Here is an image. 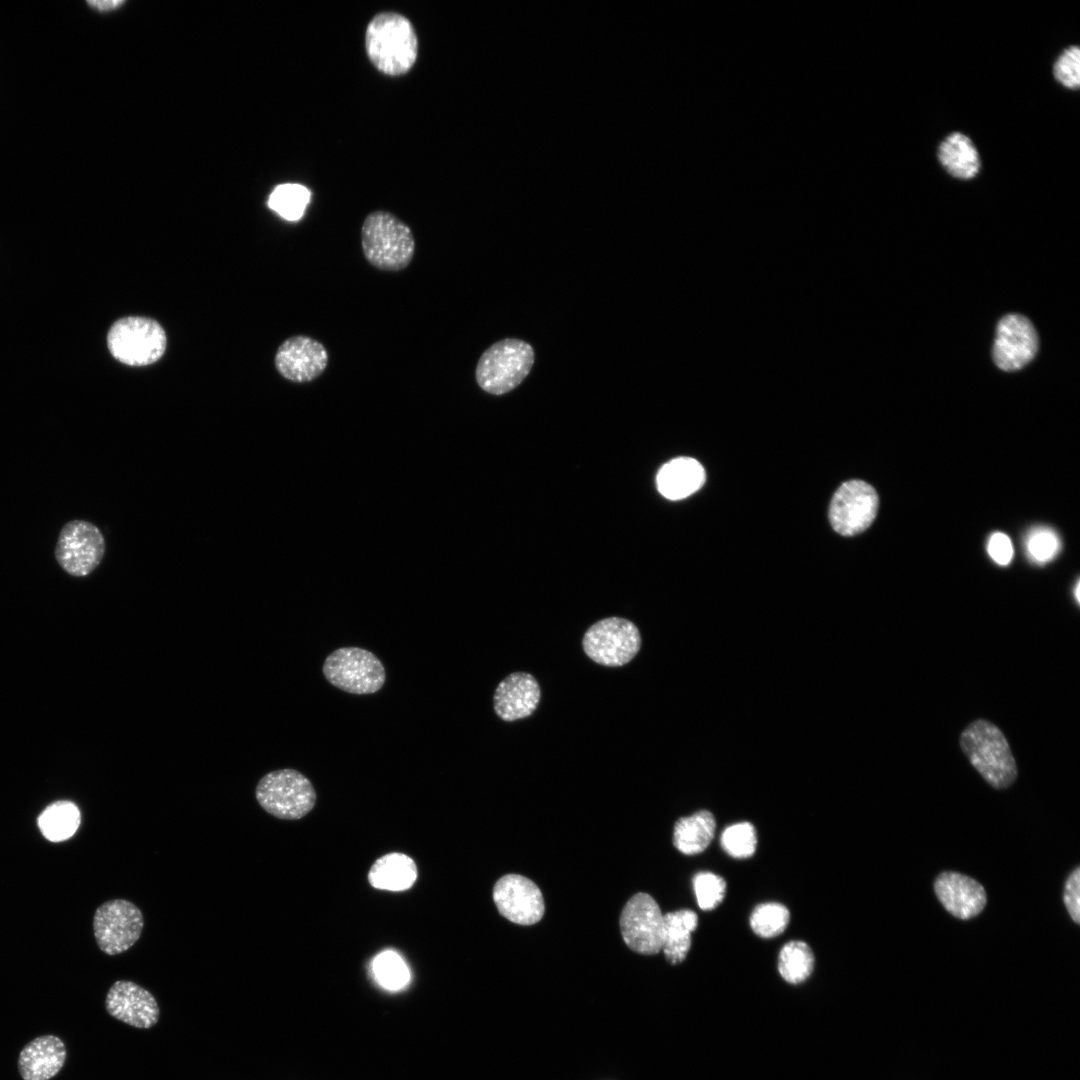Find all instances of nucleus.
<instances>
[{
  "mask_svg": "<svg viewBox=\"0 0 1080 1080\" xmlns=\"http://www.w3.org/2000/svg\"><path fill=\"white\" fill-rule=\"evenodd\" d=\"M724 851L737 859L752 856L757 846V834L749 822H740L726 827L720 837Z\"/></svg>",
  "mask_w": 1080,
  "mask_h": 1080,
  "instance_id": "nucleus-29",
  "label": "nucleus"
},
{
  "mask_svg": "<svg viewBox=\"0 0 1080 1080\" xmlns=\"http://www.w3.org/2000/svg\"><path fill=\"white\" fill-rule=\"evenodd\" d=\"M1063 901L1065 907L1071 917L1076 923H1080V868L1076 867L1067 877Z\"/></svg>",
  "mask_w": 1080,
  "mask_h": 1080,
  "instance_id": "nucleus-34",
  "label": "nucleus"
},
{
  "mask_svg": "<svg viewBox=\"0 0 1080 1080\" xmlns=\"http://www.w3.org/2000/svg\"><path fill=\"white\" fill-rule=\"evenodd\" d=\"M123 3H124L123 1H119V0L87 1L88 5L92 6L93 8H95L97 10H100V11H107V10L114 9V8L120 6Z\"/></svg>",
  "mask_w": 1080,
  "mask_h": 1080,
  "instance_id": "nucleus-36",
  "label": "nucleus"
},
{
  "mask_svg": "<svg viewBox=\"0 0 1080 1080\" xmlns=\"http://www.w3.org/2000/svg\"><path fill=\"white\" fill-rule=\"evenodd\" d=\"M255 797L270 815L283 820H298L315 806L316 791L311 781L291 768L265 774L257 783Z\"/></svg>",
  "mask_w": 1080,
  "mask_h": 1080,
  "instance_id": "nucleus-5",
  "label": "nucleus"
},
{
  "mask_svg": "<svg viewBox=\"0 0 1080 1080\" xmlns=\"http://www.w3.org/2000/svg\"><path fill=\"white\" fill-rule=\"evenodd\" d=\"M311 199V191L298 183L278 185L270 194L268 206L288 221H297L305 213Z\"/></svg>",
  "mask_w": 1080,
  "mask_h": 1080,
  "instance_id": "nucleus-27",
  "label": "nucleus"
},
{
  "mask_svg": "<svg viewBox=\"0 0 1080 1080\" xmlns=\"http://www.w3.org/2000/svg\"><path fill=\"white\" fill-rule=\"evenodd\" d=\"M361 246L370 265L388 272L408 267L416 248L410 227L384 210L366 216L361 228Z\"/></svg>",
  "mask_w": 1080,
  "mask_h": 1080,
  "instance_id": "nucleus-3",
  "label": "nucleus"
},
{
  "mask_svg": "<svg viewBox=\"0 0 1080 1080\" xmlns=\"http://www.w3.org/2000/svg\"><path fill=\"white\" fill-rule=\"evenodd\" d=\"M583 649L594 662L617 667L630 662L641 646L638 628L631 621L609 617L591 625L583 637Z\"/></svg>",
  "mask_w": 1080,
  "mask_h": 1080,
  "instance_id": "nucleus-9",
  "label": "nucleus"
},
{
  "mask_svg": "<svg viewBox=\"0 0 1080 1080\" xmlns=\"http://www.w3.org/2000/svg\"><path fill=\"white\" fill-rule=\"evenodd\" d=\"M329 353L317 339L296 335L284 340L278 347L274 363L285 379L295 383H307L317 379L326 370Z\"/></svg>",
  "mask_w": 1080,
  "mask_h": 1080,
  "instance_id": "nucleus-15",
  "label": "nucleus"
},
{
  "mask_svg": "<svg viewBox=\"0 0 1080 1080\" xmlns=\"http://www.w3.org/2000/svg\"><path fill=\"white\" fill-rule=\"evenodd\" d=\"M143 927L141 910L125 899L104 902L93 917L96 943L107 955H117L130 949L140 938Z\"/></svg>",
  "mask_w": 1080,
  "mask_h": 1080,
  "instance_id": "nucleus-10",
  "label": "nucleus"
},
{
  "mask_svg": "<svg viewBox=\"0 0 1080 1080\" xmlns=\"http://www.w3.org/2000/svg\"><path fill=\"white\" fill-rule=\"evenodd\" d=\"M1055 79L1067 89L1080 86V51L1078 46H1069L1056 59L1053 65Z\"/></svg>",
  "mask_w": 1080,
  "mask_h": 1080,
  "instance_id": "nucleus-32",
  "label": "nucleus"
},
{
  "mask_svg": "<svg viewBox=\"0 0 1080 1080\" xmlns=\"http://www.w3.org/2000/svg\"><path fill=\"white\" fill-rule=\"evenodd\" d=\"M934 891L943 907L962 920L980 914L987 902L984 887L975 879L958 872L939 874L934 881Z\"/></svg>",
  "mask_w": 1080,
  "mask_h": 1080,
  "instance_id": "nucleus-17",
  "label": "nucleus"
},
{
  "mask_svg": "<svg viewBox=\"0 0 1080 1080\" xmlns=\"http://www.w3.org/2000/svg\"><path fill=\"white\" fill-rule=\"evenodd\" d=\"M715 829L716 821L713 814L707 810L698 811L676 821L673 844L685 855L699 854L711 843Z\"/></svg>",
  "mask_w": 1080,
  "mask_h": 1080,
  "instance_id": "nucleus-23",
  "label": "nucleus"
},
{
  "mask_svg": "<svg viewBox=\"0 0 1080 1080\" xmlns=\"http://www.w3.org/2000/svg\"><path fill=\"white\" fill-rule=\"evenodd\" d=\"M1075 596H1076V601L1079 602V581H1077V583H1076Z\"/></svg>",
  "mask_w": 1080,
  "mask_h": 1080,
  "instance_id": "nucleus-37",
  "label": "nucleus"
},
{
  "mask_svg": "<svg viewBox=\"0 0 1080 1080\" xmlns=\"http://www.w3.org/2000/svg\"><path fill=\"white\" fill-rule=\"evenodd\" d=\"M960 747L971 765L995 789L1011 786L1018 768L1003 732L986 719L972 721L962 731Z\"/></svg>",
  "mask_w": 1080,
  "mask_h": 1080,
  "instance_id": "nucleus-2",
  "label": "nucleus"
},
{
  "mask_svg": "<svg viewBox=\"0 0 1080 1080\" xmlns=\"http://www.w3.org/2000/svg\"><path fill=\"white\" fill-rule=\"evenodd\" d=\"M493 900L499 913L519 925H533L544 915L542 892L530 879L507 874L494 885Z\"/></svg>",
  "mask_w": 1080,
  "mask_h": 1080,
  "instance_id": "nucleus-14",
  "label": "nucleus"
},
{
  "mask_svg": "<svg viewBox=\"0 0 1080 1080\" xmlns=\"http://www.w3.org/2000/svg\"><path fill=\"white\" fill-rule=\"evenodd\" d=\"M1027 551L1030 557L1039 563L1052 560L1060 547L1056 533L1049 528H1036L1027 538Z\"/></svg>",
  "mask_w": 1080,
  "mask_h": 1080,
  "instance_id": "nucleus-33",
  "label": "nucleus"
},
{
  "mask_svg": "<svg viewBox=\"0 0 1080 1080\" xmlns=\"http://www.w3.org/2000/svg\"><path fill=\"white\" fill-rule=\"evenodd\" d=\"M789 920L790 913L786 906L766 902L755 907L750 916V926L759 937L772 938L784 932Z\"/></svg>",
  "mask_w": 1080,
  "mask_h": 1080,
  "instance_id": "nucleus-28",
  "label": "nucleus"
},
{
  "mask_svg": "<svg viewBox=\"0 0 1080 1080\" xmlns=\"http://www.w3.org/2000/svg\"><path fill=\"white\" fill-rule=\"evenodd\" d=\"M619 924L624 942L634 952L654 955L662 950L663 914L649 894L632 896L621 912Z\"/></svg>",
  "mask_w": 1080,
  "mask_h": 1080,
  "instance_id": "nucleus-11",
  "label": "nucleus"
},
{
  "mask_svg": "<svg viewBox=\"0 0 1080 1080\" xmlns=\"http://www.w3.org/2000/svg\"><path fill=\"white\" fill-rule=\"evenodd\" d=\"M365 49L369 60L380 72L398 76L413 67L418 55V38L406 16L382 11L367 25Z\"/></svg>",
  "mask_w": 1080,
  "mask_h": 1080,
  "instance_id": "nucleus-1",
  "label": "nucleus"
},
{
  "mask_svg": "<svg viewBox=\"0 0 1080 1080\" xmlns=\"http://www.w3.org/2000/svg\"><path fill=\"white\" fill-rule=\"evenodd\" d=\"M416 878L417 867L413 859L397 852L381 856L368 873V880L374 888L390 891L406 890Z\"/></svg>",
  "mask_w": 1080,
  "mask_h": 1080,
  "instance_id": "nucleus-22",
  "label": "nucleus"
},
{
  "mask_svg": "<svg viewBox=\"0 0 1080 1080\" xmlns=\"http://www.w3.org/2000/svg\"><path fill=\"white\" fill-rule=\"evenodd\" d=\"M105 1008L115 1019L141 1029L153 1027L160 1015L155 997L128 980H118L112 984L105 998Z\"/></svg>",
  "mask_w": 1080,
  "mask_h": 1080,
  "instance_id": "nucleus-16",
  "label": "nucleus"
},
{
  "mask_svg": "<svg viewBox=\"0 0 1080 1080\" xmlns=\"http://www.w3.org/2000/svg\"><path fill=\"white\" fill-rule=\"evenodd\" d=\"M106 550L105 538L93 523L75 519L61 528L54 555L58 565L69 575L85 577L101 563Z\"/></svg>",
  "mask_w": 1080,
  "mask_h": 1080,
  "instance_id": "nucleus-8",
  "label": "nucleus"
},
{
  "mask_svg": "<svg viewBox=\"0 0 1080 1080\" xmlns=\"http://www.w3.org/2000/svg\"><path fill=\"white\" fill-rule=\"evenodd\" d=\"M166 333L154 319L127 316L118 319L107 334L111 355L128 366H146L159 360L165 352Z\"/></svg>",
  "mask_w": 1080,
  "mask_h": 1080,
  "instance_id": "nucleus-6",
  "label": "nucleus"
},
{
  "mask_svg": "<svg viewBox=\"0 0 1080 1080\" xmlns=\"http://www.w3.org/2000/svg\"><path fill=\"white\" fill-rule=\"evenodd\" d=\"M66 1048L54 1035L39 1036L24 1046L18 1058V1070L24 1080H49L63 1067Z\"/></svg>",
  "mask_w": 1080,
  "mask_h": 1080,
  "instance_id": "nucleus-19",
  "label": "nucleus"
},
{
  "mask_svg": "<svg viewBox=\"0 0 1080 1080\" xmlns=\"http://www.w3.org/2000/svg\"><path fill=\"white\" fill-rule=\"evenodd\" d=\"M705 478V470L697 460L678 457L660 468L656 483L659 492L665 498L680 500L699 490Z\"/></svg>",
  "mask_w": 1080,
  "mask_h": 1080,
  "instance_id": "nucleus-20",
  "label": "nucleus"
},
{
  "mask_svg": "<svg viewBox=\"0 0 1080 1080\" xmlns=\"http://www.w3.org/2000/svg\"><path fill=\"white\" fill-rule=\"evenodd\" d=\"M664 938L662 950L667 961L673 965L682 962L691 947V933L698 924L697 914L681 909L663 915Z\"/></svg>",
  "mask_w": 1080,
  "mask_h": 1080,
  "instance_id": "nucleus-24",
  "label": "nucleus"
},
{
  "mask_svg": "<svg viewBox=\"0 0 1080 1080\" xmlns=\"http://www.w3.org/2000/svg\"><path fill=\"white\" fill-rule=\"evenodd\" d=\"M692 883L700 909L712 910L723 901L726 882L721 876L712 872H699L693 877Z\"/></svg>",
  "mask_w": 1080,
  "mask_h": 1080,
  "instance_id": "nucleus-31",
  "label": "nucleus"
},
{
  "mask_svg": "<svg viewBox=\"0 0 1080 1080\" xmlns=\"http://www.w3.org/2000/svg\"><path fill=\"white\" fill-rule=\"evenodd\" d=\"M326 680L351 694L378 692L385 683V668L371 651L360 647H342L330 653L322 667Z\"/></svg>",
  "mask_w": 1080,
  "mask_h": 1080,
  "instance_id": "nucleus-7",
  "label": "nucleus"
},
{
  "mask_svg": "<svg viewBox=\"0 0 1080 1080\" xmlns=\"http://www.w3.org/2000/svg\"><path fill=\"white\" fill-rule=\"evenodd\" d=\"M540 697V686L531 674L514 672L497 685L493 706L501 719L514 721L530 716L536 710Z\"/></svg>",
  "mask_w": 1080,
  "mask_h": 1080,
  "instance_id": "nucleus-18",
  "label": "nucleus"
},
{
  "mask_svg": "<svg viewBox=\"0 0 1080 1080\" xmlns=\"http://www.w3.org/2000/svg\"><path fill=\"white\" fill-rule=\"evenodd\" d=\"M878 508V494L870 484L862 480H849L836 490L831 499L829 521L837 533L853 536L872 524Z\"/></svg>",
  "mask_w": 1080,
  "mask_h": 1080,
  "instance_id": "nucleus-12",
  "label": "nucleus"
},
{
  "mask_svg": "<svg viewBox=\"0 0 1080 1080\" xmlns=\"http://www.w3.org/2000/svg\"><path fill=\"white\" fill-rule=\"evenodd\" d=\"M1038 351V335L1028 318L1008 314L997 325L993 360L1001 370L1012 372L1027 365Z\"/></svg>",
  "mask_w": 1080,
  "mask_h": 1080,
  "instance_id": "nucleus-13",
  "label": "nucleus"
},
{
  "mask_svg": "<svg viewBox=\"0 0 1080 1080\" xmlns=\"http://www.w3.org/2000/svg\"><path fill=\"white\" fill-rule=\"evenodd\" d=\"M988 552L998 564H1009L1013 556V547L1009 537L1000 532L994 533L988 542Z\"/></svg>",
  "mask_w": 1080,
  "mask_h": 1080,
  "instance_id": "nucleus-35",
  "label": "nucleus"
},
{
  "mask_svg": "<svg viewBox=\"0 0 1080 1080\" xmlns=\"http://www.w3.org/2000/svg\"><path fill=\"white\" fill-rule=\"evenodd\" d=\"M373 972L380 985L389 990L401 989L410 978L405 962L392 951H385L376 956L373 961Z\"/></svg>",
  "mask_w": 1080,
  "mask_h": 1080,
  "instance_id": "nucleus-30",
  "label": "nucleus"
},
{
  "mask_svg": "<svg viewBox=\"0 0 1080 1080\" xmlns=\"http://www.w3.org/2000/svg\"><path fill=\"white\" fill-rule=\"evenodd\" d=\"M534 364V350L527 342L506 338L492 344L480 356L475 378L479 387L493 395L516 388Z\"/></svg>",
  "mask_w": 1080,
  "mask_h": 1080,
  "instance_id": "nucleus-4",
  "label": "nucleus"
},
{
  "mask_svg": "<svg viewBox=\"0 0 1080 1080\" xmlns=\"http://www.w3.org/2000/svg\"><path fill=\"white\" fill-rule=\"evenodd\" d=\"M81 822L78 807L71 801H57L45 808L38 817V827L43 836L52 842L66 840L74 835Z\"/></svg>",
  "mask_w": 1080,
  "mask_h": 1080,
  "instance_id": "nucleus-25",
  "label": "nucleus"
},
{
  "mask_svg": "<svg viewBox=\"0 0 1080 1080\" xmlns=\"http://www.w3.org/2000/svg\"><path fill=\"white\" fill-rule=\"evenodd\" d=\"M814 968V955L810 946L799 940L787 942L780 950L778 971L790 984H799L808 979Z\"/></svg>",
  "mask_w": 1080,
  "mask_h": 1080,
  "instance_id": "nucleus-26",
  "label": "nucleus"
},
{
  "mask_svg": "<svg viewBox=\"0 0 1080 1080\" xmlns=\"http://www.w3.org/2000/svg\"><path fill=\"white\" fill-rule=\"evenodd\" d=\"M937 157L946 172L959 180L973 179L981 168L976 146L961 132H953L940 142Z\"/></svg>",
  "mask_w": 1080,
  "mask_h": 1080,
  "instance_id": "nucleus-21",
  "label": "nucleus"
}]
</instances>
